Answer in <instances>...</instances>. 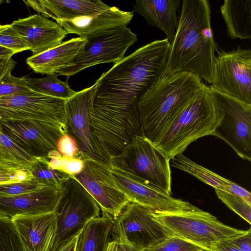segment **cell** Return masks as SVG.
<instances>
[{
  "mask_svg": "<svg viewBox=\"0 0 251 251\" xmlns=\"http://www.w3.org/2000/svg\"><path fill=\"white\" fill-rule=\"evenodd\" d=\"M181 3L180 0H136L133 11L163 31L171 43L178 26Z\"/></svg>",
  "mask_w": 251,
  "mask_h": 251,
  "instance_id": "22",
  "label": "cell"
},
{
  "mask_svg": "<svg viewBox=\"0 0 251 251\" xmlns=\"http://www.w3.org/2000/svg\"><path fill=\"white\" fill-rule=\"evenodd\" d=\"M153 213L171 235L185 239L205 251H212L218 242L232 239L247 232L226 225L215 216L198 207L174 212L153 210Z\"/></svg>",
  "mask_w": 251,
  "mask_h": 251,
  "instance_id": "5",
  "label": "cell"
},
{
  "mask_svg": "<svg viewBox=\"0 0 251 251\" xmlns=\"http://www.w3.org/2000/svg\"><path fill=\"white\" fill-rule=\"evenodd\" d=\"M170 48L167 38L155 40L115 63L98 79L93 104L138 109L140 97L165 72Z\"/></svg>",
  "mask_w": 251,
  "mask_h": 251,
  "instance_id": "1",
  "label": "cell"
},
{
  "mask_svg": "<svg viewBox=\"0 0 251 251\" xmlns=\"http://www.w3.org/2000/svg\"><path fill=\"white\" fill-rule=\"evenodd\" d=\"M120 156L136 176L172 194L170 160L145 136L134 135Z\"/></svg>",
  "mask_w": 251,
  "mask_h": 251,
  "instance_id": "13",
  "label": "cell"
},
{
  "mask_svg": "<svg viewBox=\"0 0 251 251\" xmlns=\"http://www.w3.org/2000/svg\"><path fill=\"white\" fill-rule=\"evenodd\" d=\"M82 171L74 176L96 200L102 212L116 219L130 202L118 186L110 165L82 153Z\"/></svg>",
  "mask_w": 251,
  "mask_h": 251,
  "instance_id": "14",
  "label": "cell"
},
{
  "mask_svg": "<svg viewBox=\"0 0 251 251\" xmlns=\"http://www.w3.org/2000/svg\"><path fill=\"white\" fill-rule=\"evenodd\" d=\"M207 0H183L165 72H187L211 84L218 50Z\"/></svg>",
  "mask_w": 251,
  "mask_h": 251,
  "instance_id": "2",
  "label": "cell"
},
{
  "mask_svg": "<svg viewBox=\"0 0 251 251\" xmlns=\"http://www.w3.org/2000/svg\"><path fill=\"white\" fill-rule=\"evenodd\" d=\"M10 25L25 41L32 55L59 45L68 34L57 23L39 14L18 19Z\"/></svg>",
  "mask_w": 251,
  "mask_h": 251,
  "instance_id": "17",
  "label": "cell"
},
{
  "mask_svg": "<svg viewBox=\"0 0 251 251\" xmlns=\"http://www.w3.org/2000/svg\"><path fill=\"white\" fill-rule=\"evenodd\" d=\"M33 178L29 169L0 161V185Z\"/></svg>",
  "mask_w": 251,
  "mask_h": 251,
  "instance_id": "34",
  "label": "cell"
},
{
  "mask_svg": "<svg viewBox=\"0 0 251 251\" xmlns=\"http://www.w3.org/2000/svg\"><path fill=\"white\" fill-rule=\"evenodd\" d=\"M11 219L26 251H48L56 232L55 211L39 215L16 216Z\"/></svg>",
  "mask_w": 251,
  "mask_h": 251,
  "instance_id": "20",
  "label": "cell"
},
{
  "mask_svg": "<svg viewBox=\"0 0 251 251\" xmlns=\"http://www.w3.org/2000/svg\"><path fill=\"white\" fill-rule=\"evenodd\" d=\"M220 11L232 39H251V0H225Z\"/></svg>",
  "mask_w": 251,
  "mask_h": 251,
  "instance_id": "24",
  "label": "cell"
},
{
  "mask_svg": "<svg viewBox=\"0 0 251 251\" xmlns=\"http://www.w3.org/2000/svg\"><path fill=\"white\" fill-rule=\"evenodd\" d=\"M133 15V11H125L116 6H109L94 15L55 21L67 34H75L87 39L116 28L127 26Z\"/></svg>",
  "mask_w": 251,
  "mask_h": 251,
  "instance_id": "19",
  "label": "cell"
},
{
  "mask_svg": "<svg viewBox=\"0 0 251 251\" xmlns=\"http://www.w3.org/2000/svg\"><path fill=\"white\" fill-rule=\"evenodd\" d=\"M45 186L34 178L29 180L18 181L0 185V196H16L38 190Z\"/></svg>",
  "mask_w": 251,
  "mask_h": 251,
  "instance_id": "36",
  "label": "cell"
},
{
  "mask_svg": "<svg viewBox=\"0 0 251 251\" xmlns=\"http://www.w3.org/2000/svg\"><path fill=\"white\" fill-rule=\"evenodd\" d=\"M86 41V39L80 37L72 38L53 48L28 57L26 62L35 73L47 75L58 74L72 64Z\"/></svg>",
  "mask_w": 251,
  "mask_h": 251,
  "instance_id": "23",
  "label": "cell"
},
{
  "mask_svg": "<svg viewBox=\"0 0 251 251\" xmlns=\"http://www.w3.org/2000/svg\"><path fill=\"white\" fill-rule=\"evenodd\" d=\"M14 54V52L11 50L0 46V59H9L12 58Z\"/></svg>",
  "mask_w": 251,
  "mask_h": 251,
  "instance_id": "44",
  "label": "cell"
},
{
  "mask_svg": "<svg viewBox=\"0 0 251 251\" xmlns=\"http://www.w3.org/2000/svg\"><path fill=\"white\" fill-rule=\"evenodd\" d=\"M215 189L218 199L249 224H251V205L237 196L222 190Z\"/></svg>",
  "mask_w": 251,
  "mask_h": 251,
  "instance_id": "32",
  "label": "cell"
},
{
  "mask_svg": "<svg viewBox=\"0 0 251 251\" xmlns=\"http://www.w3.org/2000/svg\"><path fill=\"white\" fill-rule=\"evenodd\" d=\"M47 158L51 168L60 170L72 176L79 174L84 167L82 159L68 158L62 156L57 151L50 152Z\"/></svg>",
  "mask_w": 251,
  "mask_h": 251,
  "instance_id": "31",
  "label": "cell"
},
{
  "mask_svg": "<svg viewBox=\"0 0 251 251\" xmlns=\"http://www.w3.org/2000/svg\"><path fill=\"white\" fill-rule=\"evenodd\" d=\"M210 86L251 104V50L240 46L228 51L217 50Z\"/></svg>",
  "mask_w": 251,
  "mask_h": 251,
  "instance_id": "11",
  "label": "cell"
},
{
  "mask_svg": "<svg viewBox=\"0 0 251 251\" xmlns=\"http://www.w3.org/2000/svg\"><path fill=\"white\" fill-rule=\"evenodd\" d=\"M60 192L55 210L56 232L48 251H59L100 214V208L96 200L74 176L63 183Z\"/></svg>",
  "mask_w": 251,
  "mask_h": 251,
  "instance_id": "6",
  "label": "cell"
},
{
  "mask_svg": "<svg viewBox=\"0 0 251 251\" xmlns=\"http://www.w3.org/2000/svg\"><path fill=\"white\" fill-rule=\"evenodd\" d=\"M99 85L98 79L91 86L77 92L65 103V125L67 133L75 140L82 153L95 158L91 142L90 121Z\"/></svg>",
  "mask_w": 251,
  "mask_h": 251,
  "instance_id": "16",
  "label": "cell"
},
{
  "mask_svg": "<svg viewBox=\"0 0 251 251\" xmlns=\"http://www.w3.org/2000/svg\"><path fill=\"white\" fill-rule=\"evenodd\" d=\"M171 165L174 167L194 176L215 189L228 192L231 181L197 164L182 153L179 154L173 157L172 159Z\"/></svg>",
  "mask_w": 251,
  "mask_h": 251,
  "instance_id": "26",
  "label": "cell"
},
{
  "mask_svg": "<svg viewBox=\"0 0 251 251\" xmlns=\"http://www.w3.org/2000/svg\"><path fill=\"white\" fill-rule=\"evenodd\" d=\"M0 251H26L11 218L0 215Z\"/></svg>",
  "mask_w": 251,
  "mask_h": 251,
  "instance_id": "30",
  "label": "cell"
},
{
  "mask_svg": "<svg viewBox=\"0 0 251 251\" xmlns=\"http://www.w3.org/2000/svg\"><path fill=\"white\" fill-rule=\"evenodd\" d=\"M31 90L23 76L17 77L10 74L0 83V98Z\"/></svg>",
  "mask_w": 251,
  "mask_h": 251,
  "instance_id": "37",
  "label": "cell"
},
{
  "mask_svg": "<svg viewBox=\"0 0 251 251\" xmlns=\"http://www.w3.org/2000/svg\"><path fill=\"white\" fill-rule=\"evenodd\" d=\"M144 251H205L198 246L176 236H170L154 247Z\"/></svg>",
  "mask_w": 251,
  "mask_h": 251,
  "instance_id": "35",
  "label": "cell"
},
{
  "mask_svg": "<svg viewBox=\"0 0 251 251\" xmlns=\"http://www.w3.org/2000/svg\"><path fill=\"white\" fill-rule=\"evenodd\" d=\"M24 2L38 14L55 21L94 15L109 7L100 0H28Z\"/></svg>",
  "mask_w": 251,
  "mask_h": 251,
  "instance_id": "21",
  "label": "cell"
},
{
  "mask_svg": "<svg viewBox=\"0 0 251 251\" xmlns=\"http://www.w3.org/2000/svg\"><path fill=\"white\" fill-rule=\"evenodd\" d=\"M227 241L241 251H251V229L247 230L246 233Z\"/></svg>",
  "mask_w": 251,
  "mask_h": 251,
  "instance_id": "39",
  "label": "cell"
},
{
  "mask_svg": "<svg viewBox=\"0 0 251 251\" xmlns=\"http://www.w3.org/2000/svg\"><path fill=\"white\" fill-rule=\"evenodd\" d=\"M110 170L118 186L130 202L162 212L192 210L197 207L188 201L172 197L136 176L120 155L111 158Z\"/></svg>",
  "mask_w": 251,
  "mask_h": 251,
  "instance_id": "9",
  "label": "cell"
},
{
  "mask_svg": "<svg viewBox=\"0 0 251 251\" xmlns=\"http://www.w3.org/2000/svg\"><path fill=\"white\" fill-rule=\"evenodd\" d=\"M0 46L16 53L29 50L25 41L11 25H0Z\"/></svg>",
  "mask_w": 251,
  "mask_h": 251,
  "instance_id": "33",
  "label": "cell"
},
{
  "mask_svg": "<svg viewBox=\"0 0 251 251\" xmlns=\"http://www.w3.org/2000/svg\"><path fill=\"white\" fill-rule=\"evenodd\" d=\"M82 51L72 64L60 70L59 75L67 79L96 65L114 63L125 57L128 49L137 41V35L127 26L116 28L86 39Z\"/></svg>",
  "mask_w": 251,
  "mask_h": 251,
  "instance_id": "10",
  "label": "cell"
},
{
  "mask_svg": "<svg viewBox=\"0 0 251 251\" xmlns=\"http://www.w3.org/2000/svg\"><path fill=\"white\" fill-rule=\"evenodd\" d=\"M212 251H241L232 245L227 240H223L216 243Z\"/></svg>",
  "mask_w": 251,
  "mask_h": 251,
  "instance_id": "41",
  "label": "cell"
},
{
  "mask_svg": "<svg viewBox=\"0 0 251 251\" xmlns=\"http://www.w3.org/2000/svg\"><path fill=\"white\" fill-rule=\"evenodd\" d=\"M60 187L45 186L32 192L12 196H0V215L10 218L55 211Z\"/></svg>",
  "mask_w": 251,
  "mask_h": 251,
  "instance_id": "18",
  "label": "cell"
},
{
  "mask_svg": "<svg viewBox=\"0 0 251 251\" xmlns=\"http://www.w3.org/2000/svg\"><path fill=\"white\" fill-rule=\"evenodd\" d=\"M216 108L221 115L211 135L227 143L242 159L251 161V104L227 96L209 86Z\"/></svg>",
  "mask_w": 251,
  "mask_h": 251,
  "instance_id": "7",
  "label": "cell"
},
{
  "mask_svg": "<svg viewBox=\"0 0 251 251\" xmlns=\"http://www.w3.org/2000/svg\"><path fill=\"white\" fill-rule=\"evenodd\" d=\"M113 221L104 212L91 220L78 234L75 251H106Z\"/></svg>",
  "mask_w": 251,
  "mask_h": 251,
  "instance_id": "25",
  "label": "cell"
},
{
  "mask_svg": "<svg viewBox=\"0 0 251 251\" xmlns=\"http://www.w3.org/2000/svg\"><path fill=\"white\" fill-rule=\"evenodd\" d=\"M35 157L20 147L0 127V161L30 170Z\"/></svg>",
  "mask_w": 251,
  "mask_h": 251,
  "instance_id": "29",
  "label": "cell"
},
{
  "mask_svg": "<svg viewBox=\"0 0 251 251\" xmlns=\"http://www.w3.org/2000/svg\"><path fill=\"white\" fill-rule=\"evenodd\" d=\"M23 77L31 90L45 95L67 100L77 93L70 87L67 82L60 80L56 74L41 78L27 75Z\"/></svg>",
  "mask_w": 251,
  "mask_h": 251,
  "instance_id": "27",
  "label": "cell"
},
{
  "mask_svg": "<svg viewBox=\"0 0 251 251\" xmlns=\"http://www.w3.org/2000/svg\"><path fill=\"white\" fill-rule=\"evenodd\" d=\"M117 243L112 240L109 241L106 251H117Z\"/></svg>",
  "mask_w": 251,
  "mask_h": 251,
  "instance_id": "45",
  "label": "cell"
},
{
  "mask_svg": "<svg viewBox=\"0 0 251 251\" xmlns=\"http://www.w3.org/2000/svg\"><path fill=\"white\" fill-rule=\"evenodd\" d=\"M33 178L45 186L60 188L72 176L58 170L51 168L47 158L35 157L30 168Z\"/></svg>",
  "mask_w": 251,
  "mask_h": 251,
  "instance_id": "28",
  "label": "cell"
},
{
  "mask_svg": "<svg viewBox=\"0 0 251 251\" xmlns=\"http://www.w3.org/2000/svg\"><path fill=\"white\" fill-rule=\"evenodd\" d=\"M203 83L190 73L165 72L139 99L143 135L155 144Z\"/></svg>",
  "mask_w": 251,
  "mask_h": 251,
  "instance_id": "3",
  "label": "cell"
},
{
  "mask_svg": "<svg viewBox=\"0 0 251 251\" xmlns=\"http://www.w3.org/2000/svg\"><path fill=\"white\" fill-rule=\"evenodd\" d=\"M117 243V251H139L138 250L129 244L121 242Z\"/></svg>",
  "mask_w": 251,
  "mask_h": 251,
  "instance_id": "43",
  "label": "cell"
},
{
  "mask_svg": "<svg viewBox=\"0 0 251 251\" xmlns=\"http://www.w3.org/2000/svg\"><path fill=\"white\" fill-rule=\"evenodd\" d=\"M78 235L75 236L73 239H72L59 251H75L76 245Z\"/></svg>",
  "mask_w": 251,
  "mask_h": 251,
  "instance_id": "42",
  "label": "cell"
},
{
  "mask_svg": "<svg viewBox=\"0 0 251 251\" xmlns=\"http://www.w3.org/2000/svg\"><path fill=\"white\" fill-rule=\"evenodd\" d=\"M17 63L12 58L0 59V83L7 76L11 74Z\"/></svg>",
  "mask_w": 251,
  "mask_h": 251,
  "instance_id": "40",
  "label": "cell"
},
{
  "mask_svg": "<svg viewBox=\"0 0 251 251\" xmlns=\"http://www.w3.org/2000/svg\"><path fill=\"white\" fill-rule=\"evenodd\" d=\"M66 100L32 90L0 98L1 121H39L65 126Z\"/></svg>",
  "mask_w": 251,
  "mask_h": 251,
  "instance_id": "12",
  "label": "cell"
},
{
  "mask_svg": "<svg viewBox=\"0 0 251 251\" xmlns=\"http://www.w3.org/2000/svg\"><path fill=\"white\" fill-rule=\"evenodd\" d=\"M57 150L62 156L70 158H81L82 153L75 140L68 133L59 139Z\"/></svg>",
  "mask_w": 251,
  "mask_h": 251,
  "instance_id": "38",
  "label": "cell"
},
{
  "mask_svg": "<svg viewBox=\"0 0 251 251\" xmlns=\"http://www.w3.org/2000/svg\"><path fill=\"white\" fill-rule=\"evenodd\" d=\"M112 240L129 244L139 251L149 249L172 236L153 215V210L129 202L113 221Z\"/></svg>",
  "mask_w": 251,
  "mask_h": 251,
  "instance_id": "8",
  "label": "cell"
},
{
  "mask_svg": "<svg viewBox=\"0 0 251 251\" xmlns=\"http://www.w3.org/2000/svg\"><path fill=\"white\" fill-rule=\"evenodd\" d=\"M221 118L209 86L203 83L154 145L170 160L199 138L212 135Z\"/></svg>",
  "mask_w": 251,
  "mask_h": 251,
  "instance_id": "4",
  "label": "cell"
},
{
  "mask_svg": "<svg viewBox=\"0 0 251 251\" xmlns=\"http://www.w3.org/2000/svg\"><path fill=\"white\" fill-rule=\"evenodd\" d=\"M0 127L29 154L45 158L67 133L65 126L39 121H1Z\"/></svg>",
  "mask_w": 251,
  "mask_h": 251,
  "instance_id": "15",
  "label": "cell"
}]
</instances>
